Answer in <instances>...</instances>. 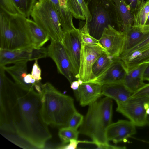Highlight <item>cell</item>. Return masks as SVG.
Listing matches in <instances>:
<instances>
[{"instance_id": "6da1fadb", "label": "cell", "mask_w": 149, "mask_h": 149, "mask_svg": "<svg viewBox=\"0 0 149 149\" xmlns=\"http://www.w3.org/2000/svg\"><path fill=\"white\" fill-rule=\"evenodd\" d=\"M0 70V132L24 149L44 148L52 137L41 113L40 93L19 87Z\"/></svg>"}, {"instance_id": "7a4b0ae2", "label": "cell", "mask_w": 149, "mask_h": 149, "mask_svg": "<svg viewBox=\"0 0 149 149\" xmlns=\"http://www.w3.org/2000/svg\"><path fill=\"white\" fill-rule=\"evenodd\" d=\"M41 113L48 125L60 128L68 127L69 121L77 111L74 99L46 82L41 86Z\"/></svg>"}, {"instance_id": "3957f363", "label": "cell", "mask_w": 149, "mask_h": 149, "mask_svg": "<svg viewBox=\"0 0 149 149\" xmlns=\"http://www.w3.org/2000/svg\"><path fill=\"white\" fill-rule=\"evenodd\" d=\"M27 18L11 15L1 9L0 48L13 51L33 47Z\"/></svg>"}, {"instance_id": "277c9868", "label": "cell", "mask_w": 149, "mask_h": 149, "mask_svg": "<svg viewBox=\"0 0 149 149\" xmlns=\"http://www.w3.org/2000/svg\"><path fill=\"white\" fill-rule=\"evenodd\" d=\"M113 106L112 99L107 97L89 105L78 130L79 133L88 136L94 141L108 143L105 134L107 128L111 123Z\"/></svg>"}, {"instance_id": "5b68a950", "label": "cell", "mask_w": 149, "mask_h": 149, "mask_svg": "<svg viewBox=\"0 0 149 149\" xmlns=\"http://www.w3.org/2000/svg\"><path fill=\"white\" fill-rule=\"evenodd\" d=\"M87 6L91 18L83 27L91 36L99 40L109 25L122 31L120 19L112 0H91Z\"/></svg>"}, {"instance_id": "8992f818", "label": "cell", "mask_w": 149, "mask_h": 149, "mask_svg": "<svg viewBox=\"0 0 149 149\" xmlns=\"http://www.w3.org/2000/svg\"><path fill=\"white\" fill-rule=\"evenodd\" d=\"M31 16L51 40L62 41L63 33L59 17L56 6L50 0H38Z\"/></svg>"}, {"instance_id": "52a82bcc", "label": "cell", "mask_w": 149, "mask_h": 149, "mask_svg": "<svg viewBox=\"0 0 149 149\" xmlns=\"http://www.w3.org/2000/svg\"><path fill=\"white\" fill-rule=\"evenodd\" d=\"M47 49V56L55 62L59 73L71 84L78 80L71 61L61 42L51 40Z\"/></svg>"}, {"instance_id": "ba28073f", "label": "cell", "mask_w": 149, "mask_h": 149, "mask_svg": "<svg viewBox=\"0 0 149 149\" xmlns=\"http://www.w3.org/2000/svg\"><path fill=\"white\" fill-rule=\"evenodd\" d=\"M104 52L108 54L101 45H89L81 42L78 79L88 82L95 78L92 72L93 66L97 58Z\"/></svg>"}, {"instance_id": "9c48e42d", "label": "cell", "mask_w": 149, "mask_h": 149, "mask_svg": "<svg viewBox=\"0 0 149 149\" xmlns=\"http://www.w3.org/2000/svg\"><path fill=\"white\" fill-rule=\"evenodd\" d=\"M116 103V111L128 118L136 126L147 125L146 103L142 98H129L125 101Z\"/></svg>"}, {"instance_id": "30bf717a", "label": "cell", "mask_w": 149, "mask_h": 149, "mask_svg": "<svg viewBox=\"0 0 149 149\" xmlns=\"http://www.w3.org/2000/svg\"><path fill=\"white\" fill-rule=\"evenodd\" d=\"M47 56V49L43 47L38 49L31 47L13 51L0 48V66L21 61L38 60Z\"/></svg>"}, {"instance_id": "8fae6325", "label": "cell", "mask_w": 149, "mask_h": 149, "mask_svg": "<svg viewBox=\"0 0 149 149\" xmlns=\"http://www.w3.org/2000/svg\"><path fill=\"white\" fill-rule=\"evenodd\" d=\"M78 79L79 70L81 41L79 29L63 33L61 41Z\"/></svg>"}, {"instance_id": "7c38bea8", "label": "cell", "mask_w": 149, "mask_h": 149, "mask_svg": "<svg viewBox=\"0 0 149 149\" xmlns=\"http://www.w3.org/2000/svg\"><path fill=\"white\" fill-rule=\"evenodd\" d=\"M124 40L123 32L109 25L104 29L99 41L109 55L117 58L120 56Z\"/></svg>"}, {"instance_id": "4fadbf2b", "label": "cell", "mask_w": 149, "mask_h": 149, "mask_svg": "<svg viewBox=\"0 0 149 149\" xmlns=\"http://www.w3.org/2000/svg\"><path fill=\"white\" fill-rule=\"evenodd\" d=\"M136 126L130 121L120 120L111 123L106 132L107 141L115 143L126 142L129 138L136 133Z\"/></svg>"}, {"instance_id": "5bb4252c", "label": "cell", "mask_w": 149, "mask_h": 149, "mask_svg": "<svg viewBox=\"0 0 149 149\" xmlns=\"http://www.w3.org/2000/svg\"><path fill=\"white\" fill-rule=\"evenodd\" d=\"M126 71L119 58H115L102 73L89 82L102 85L123 82Z\"/></svg>"}, {"instance_id": "9a60e30c", "label": "cell", "mask_w": 149, "mask_h": 149, "mask_svg": "<svg viewBox=\"0 0 149 149\" xmlns=\"http://www.w3.org/2000/svg\"><path fill=\"white\" fill-rule=\"evenodd\" d=\"M102 85L90 82H83L73 91L77 100L82 107L89 106L102 96Z\"/></svg>"}, {"instance_id": "2e32d148", "label": "cell", "mask_w": 149, "mask_h": 149, "mask_svg": "<svg viewBox=\"0 0 149 149\" xmlns=\"http://www.w3.org/2000/svg\"><path fill=\"white\" fill-rule=\"evenodd\" d=\"M123 32L124 40L119 57L139 43L149 34V25H132Z\"/></svg>"}, {"instance_id": "e0dca14e", "label": "cell", "mask_w": 149, "mask_h": 149, "mask_svg": "<svg viewBox=\"0 0 149 149\" xmlns=\"http://www.w3.org/2000/svg\"><path fill=\"white\" fill-rule=\"evenodd\" d=\"M149 65L148 63H143L126 72L123 83L131 93L136 92L146 84L144 82L143 75Z\"/></svg>"}, {"instance_id": "ac0fdd59", "label": "cell", "mask_w": 149, "mask_h": 149, "mask_svg": "<svg viewBox=\"0 0 149 149\" xmlns=\"http://www.w3.org/2000/svg\"><path fill=\"white\" fill-rule=\"evenodd\" d=\"M132 94L123 82L103 85L102 87V95L113 99L116 102L126 101Z\"/></svg>"}, {"instance_id": "d6986e66", "label": "cell", "mask_w": 149, "mask_h": 149, "mask_svg": "<svg viewBox=\"0 0 149 149\" xmlns=\"http://www.w3.org/2000/svg\"><path fill=\"white\" fill-rule=\"evenodd\" d=\"M57 8L61 27L64 33L75 30L73 22V15L67 5L66 0H50Z\"/></svg>"}, {"instance_id": "ffe728a7", "label": "cell", "mask_w": 149, "mask_h": 149, "mask_svg": "<svg viewBox=\"0 0 149 149\" xmlns=\"http://www.w3.org/2000/svg\"><path fill=\"white\" fill-rule=\"evenodd\" d=\"M28 62L21 61L14 63V65L11 66H3L6 71L12 77L16 84L21 88L26 90H29L27 88L25 81V77L28 74Z\"/></svg>"}, {"instance_id": "44dd1931", "label": "cell", "mask_w": 149, "mask_h": 149, "mask_svg": "<svg viewBox=\"0 0 149 149\" xmlns=\"http://www.w3.org/2000/svg\"><path fill=\"white\" fill-rule=\"evenodd\" d=\"M112 0L114 4L120 19L121 31L123 32L133 25L134 16L125 0Z\"/></svg>"}, {"instance_id": "7402d4cb", "label": "cell", "mask_w": 149, "mask_h": 149, "mask_svg": "<svg viewBox=\"0 0 149 149\" xmlns=\"http://www.w3.org/2000/svg\"><path fill=\"white\" fill-rule=\"evenodd\" d=\"M27 21L32 37L33 48L39 49L49 40V35L34 21L29 18Z\"/></svg>"}, {"instance_id": "603a6c76", "label": "cell", "mask_w": 149, "mask_h": 149, "mask_svg": "<svg viewBox=\"0 0 149 149\" xmlns=\"http://www.w3.org/2000/svg\"><path fill=\"white\" fill-rule=\"evenodd\" d=\"M115 59L106 52L100 55L96 60L92 68V72L95 78L104 71L113 62Z\"/></svg>"}, {"instance_id": "cb8c5ba5", "label": "cell", "mask_w": 149, "mask_h": 149, "mask_svg": "<svg viewBox=\"0 0 149 149\" xmlns=\"http://www.w3.org/2000/svg\"><path fill=\"white\" fill-rule=\"evenodd\" d=\"M148 61L149 49L127 59L121 60L126 72Z\"/></svg>"}, {"instance_id": "d4e9b609", "label": "cell", "mask_w": 149, "mask_h": 149, "mask_svg": "<svg viewBox=\"0 0 149 149\" xmlns=\"http://www.w3.org/2000/svg\"><path fill=\"white\" fill-rule=\"evenodd\" d=\"M14 6L18 13L25 17L31 16L36 0H12Z\"/></svg>"}, {"instance_id": "484cf974", "label": "cell", "mask_w": 149, "mask_h": 149, "mask_svg": "<svg viewBox=\"0 0 149 149\" xmlns=\"http://www.w3.org/2000/svg\"><path fill=\"white\" fill-rule=\"evenodd\" d=\"M149 49V34L141 42L120 56L121 60L127 59Z\"/></svg>"}, {"instance_id": "4316f807", "label": "cell", "mask_w": 149, "mask_h": 149, "mask_svg": "<svg viewBox=\"0 0 149 149\" xmlns=\"http://www.w3.org/2000/svg\"><path fill=\"white\" fill-rule=\"evenodd\" d=\"M79 131L69 127L60 128L58 132V136L63 144L68 143L70 140L78 139Z\"/></svg>"}, {"instance_id": "83f0119b", "label": "cell", "mask_w": 149, "mask_h": 149, "mask_svg": "<svg viewBox=\"0 0 149 149\" xmlns=\"http://www.w3.org/2000/svg\"><path fill=\"white\" fill-rule=\"evenodd\" d=\"M149 14V0L145 1L134 17L133 25L143 26Z\"/></svg>"}, {"instance_id": "f1b7e54d", "label": "cell", "mask_w": 149, "mask_h": 149, "mask_svg": "<svg viewBox=\"0 0 149 149\" xmlns=\"http://www.w3.org/2000/svg\"><path fill=\"white\" fill-rule=\"evenodd\" d=\"M66 1L73 17L77 19L86 20L83 12L77 0H66Z\"/></svg>"}, {"instance_id": "f546056e", "label": "cell", "mask_w": 149, "mask_h": 149, "mask_svg": "<svg viewBox=\"0 0 149 149\" xmlns=\"http://www.w3.org/2000/svg\"><path fill=\"white\" fill-rule=\"evenodd\" d=\"M79 30L81 42L89 45H101L98 40L90 35L83 27Z\"/></svg>"}, {"instance_id": "4dcf8cb0", "label": "cell", "mask_w": 149, "mask_h": 149, "mask_svg": "<svg viewBox=\"0 0 149 149\" xmlns=\"http://www.w3.org/2000/svg\"><path fill=\"white\" fill-rule=\"evenodd\" d=\"M1 9L11 15L19 14L15 8L12 0H0Z\"/></svg>"}, {"instance_id": "1f68e13d", "label": "cell", "mask_w": 149, "mask_h": 149, "mask_svg": "<svg viewBox=\"0 0 149 149\" xmlns=\"http://www.w3.org/2000/svg\"><path fill=\"white\" fill-rule=\"evenodd\" d=\"M84 118L83 115L77 111L70 118L68 127L77 130L82 124Z\"/></svg>"}, {"instance_id": "d6a6232c", "label": "cell", "mask_w": 149, "mask_h": 149, "mask_svg": "<svg viewBox=\"0 0 149 149\" xmlns=\"http://www.w3.org/2000/svg\"><path fill=\"white\" fill-rule=\"evenodd\" d=\"M134 17L144 3V0H125Z\"/></svg>"}, {"instance_id": "836d02e7", "label": "cell", "mask_w": 149, "mask_h": 149, "mask_svg": "<svg viewBox=\"0 0 149 149\" xmlns=\"http://www.w3.org/2000/svg\"><path fill=\"white\" fill-rule=\"evenodd\" d=\"M148 97H149V83H146L143 87L133 93L129 98Z\"/></svg>"}, {"instance_id": "e575fe53", "label": "cell", "mask_w": 149, "mask_h": 149, "mask_svg": "<svg viewBox=\"0 0 149 149\" xmlns=\"http://www.w3.org/2000/svg\"><path fill=\"white\" fill-rule=\"evenodd\" d=\"M31 74L37 81H40L42 79L41 69L38 64V60H35L32 67Z\"/></svg>"}, {"instance_id": "d590c367", "label": "cell", "mask_w": 149, "mask_h": 149, "mask_svg": "<svg viewBox=\"0 0 149 149\" xmlns=\"http://www.w3.org/2000/svg\"><path fill=\"white\" fill-rule=\"evenodd\" d=\"M81 141L77 139H72L70 140L68 144H64L59 146L57 148L63 149H75L77 148L78 145L81 143Z\"/></svg>"}, {"instance_id": "8d00e7d4", "label": "cell", "mask_w": 149, "mask_h": 149, "mask_svg": "<svg viewBox=\"0 0 149 149\" xmlns=\"http://www.w3.org/2000/svg\"><path fill=\"white\" fill-rule=\"evenodd\" d=\"M84 15L86 22H87L91 18L90 13L87 5L85 3L84 0H77Z\"/></svg>"}, {"instance_id": "74e56055", "label": "cell", "mask_w": 149, "mask_h": 149, "mask_svg": "<svg viewBox=\"0 0 149 149\" xmlns=\"http://www.w3.org/2000/svg\"><path fill=\"white\" fill-rule=\"evenodd\" d=\"M83 82L82 81L79 79L74 81L71 84L70 87L73 91L76 90L78 89L79 85Z\"/></svg>"}, {"instance_id": "f35d334b", "label": "cell", "mask_w": 149, "mask_h": 149, "mask_svg": "<svg viewBox=\"0 0 149 149\" xmlns=\"http://www.w3.org/2000/svg\"><path fill=\"white\" fill-rule=\"evenodd\" d=\"M144 81H149V65L146 67L143 75Z\"/></svg>"}, {"instance_id": "ab89813d", "label": "cell", "mask_w": 149, "mask_h": 149, "mask_svg": "<svg viewBox=\"0 0 149 149\" xmlns=\"http://www.w3.org/2000/svg\"><path fill=\"white\" fill-rule=\"evenodd\" d=\"M144 25H149V14L147 18L145 24Z\"/></svg>"}, {"instance_id": "60d3db41", "label": "cell", "mask_w": 149, "mask_h": 149, "mask_svg": "<svg viewBox=\"0 0 149 149\" xmlns=\"http://www.w3.org/2000/svg\"><path fill=\"white\" fill-rule=\"evenodd\" d=\"M147 125L149 126V115H148L147 118Z\"/></svg>"}, {"instance_id": "b9f144b4", "label": "cell", "mask_w": 149, "mask_h": 149, "mask_svg": "<svg viewBox=\"0 0 149 149\" xmlns=\"http://www.w3.org/2000/svg\"><path fill=\"white\" fill-rule=\"evenodd\" d=\"M86 4L87 5L91 0H84Z\"/></svg>"}, {"instance_id": "7bdbcfd3", "label": "cell", "mask_w": 149, "mask_h": 149, "mask_svg": "<svg viewBox=\"0 0 149 149\" xmlns=\"http://www.w3.org/2000/svg\"><path fill=\"white\" fill-rule=\"evenodd\" d=\"M146 113L147 115H149V107L147 109Z\"/></svg>"}, {"instance_id": "ee69618b", "label": "cell", "mask_w": 149, "mask_h": 149, "mask_svg": "<svg viewBox=\"0 0 149 149\" xmlns=\"http://www.w3.org/2000/svg\"><path fill=\"white\" fill-rule=\"evenodd\" d=\"M146 63H149V61H147V62H146Z\"/></svg>"}, {"instance_id": "f6af8a7d", "label": "cell", "mask_w": 149, "mask_h": 149, "mask_svg": "<svg viewBox=\"0 0 149 149\" xmlns=\"http://www.w3.org/2000/svg\"><path fill=\"white\" fill-rule=\"evenodd\" d=\"M148 97V100H149V97Z\"/></svg>"}, {"instance_id": "bcb514c9", "label": "cell", "mask_w": 149, "mask_h": 149, "mask_svg": "<svg viewBox=\"0 0 149 149\" xmlns=\"http://www.w3.org/2000/svg\"></svg>"}]
</instances>
